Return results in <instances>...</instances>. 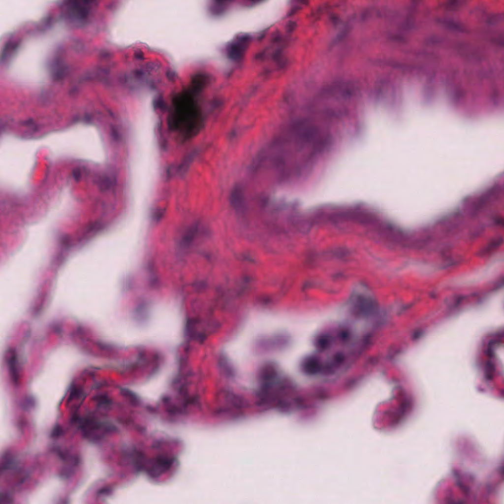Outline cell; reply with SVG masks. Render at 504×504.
<instances>
[{
    "instance_id": "6da1fadb",
    "label": "cell",
    "mask_w": 504,
    "mask_h": 504,
    "mask_svg": "<svg viewBox=\"0 0 504 504\" xmlns=\"http://www.w3.org/2000/svg\"><path fill=\"white\" fill-rule=\"evenodd\" d=\"M66 30L58 23L45 32L24 40L13 54L8 75L20 84L33 87L45 83L49 74L50 58L65 36Z\"/></svg>"
},
{
    "instance_id": "7a4b0ae2",
    "label": "cell",
    "mask_w": 504,
    "mask_h": 504,
    "mask_svg": "<svg viewBox=\"0 0 504 504\" xmlns=\"http://www.w3.org/2000/svg\"><path fill=\"white\" fill-rule=\"evenodd\" d=\"M52 1H4L0 7L1 32L5 34L24 23L41 18Z\"/></svg>"
},
{
    "instance_id": "3957f363",
    "label": "cell",
    "mask_w": 504,
    "mask_h": 504,
    "mask_svg": "<svg viewBox=\"0 0 504 504\" xmlns=\"http://www.w3.org/2000/svg\"><path fill=\"white\" fill-rule=\"evenodd\" d=\"M63 433V428L60 425H56L52 431L51 437L54 438H59L62 435Z\"/></svg>"
},
{
    "instance_id": "277c9868",
    "label": "cell",
    "mask_w": 504,
    "mask_h": 504,
    "mask_svg": "<svg viewBox=\"0 0 504 504\" xmlns=\"http://www.w3.org/2000/svg\"><path fill=\"white\" fill-rule=\"evenodd\" d=\"M74 176H75V178L76 179H78L79 178V177L80 176V171H79V170H76L75 171L74 174Z\"/></svg>"
}]
</instances>
